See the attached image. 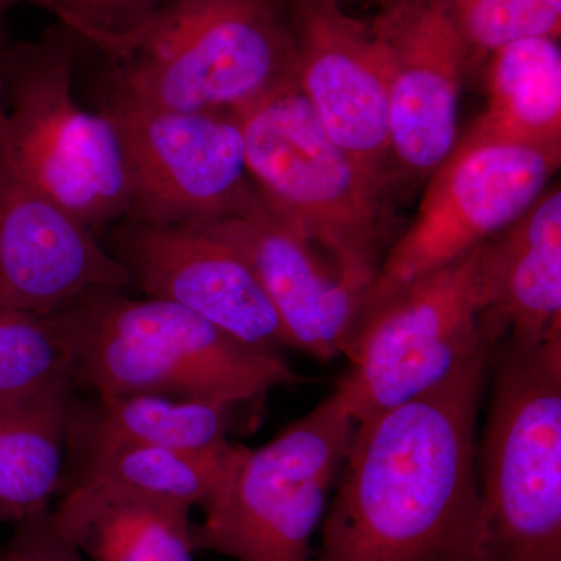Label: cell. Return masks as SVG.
<instances>
[{"label": "cell", "mask_w": 561, "mask_h": 561, "mask_svg": "<svg viewBox=\"0 0 561 561\" xmlns=\"http://www.w3.org/2000/svg\"><path fill=\"white\" fill-rule=\"evenodd\" d=\"M197 227V225H195ZM238 251L260 280L289 348L320 359L346 356L364 295L350 289L316 247L271 209L203 225Z\"/></svg>", "instance_id": "cell-15"}, {"label": "cell", "mask_w": 561, "mask_h": 561, "mask_svg": "<svg viewBox=\"0 0 561 561\" xmlns=\"http://www.w3.org/2000/svg\"><path fill=\"white\" fill-rule=\"evenodd\" d=\"M190 516L176 505L117 502L66 538L91 561H194Z\"/></svg>", "instance_id": "cell-21"}, {"label": "cell", "mask_w": 561, "mask_h": 561, "mask_svg": "<svg viewBox=\"0 0 561 561\" xmlns=\"http://www.w3.org/2000/svg\"><path fill=\"white\" fill-rule=\"evenodd\" d=\"M494 346L356 424L312 561H482L478 416Z\"/></svg>", "instance_id": "cell-1"}, {"label": "cell", "mask_w": 561, "mask_h": 561, "mask_svg": "<svg viewBox=\"0 0 561 561\" xmlns=\"http://www.w3.org/2000/svg\"><path fill=\"white\" fill-rule=\"evenodd\" d=\"M169 0H62L55 16L92 43L135 28Z\"/></svg>", "instance_id": "cell-24"}, {"label": "cell", "mask_w": 561, "mask_h": 561, "mask_svg": "<svg viewBox=\"0 0 561 561\" xmlns=\"http://www.w3.org/2000/svg\"><path fill=\"white\" fill-rule=\"evenodd\" d=\"M99 110L124 144L131 183L127 219L195 227L268 208L247 169L234 114L140 108L110 98Z\"/></svg>", "instance_id": "cell-9"}, {"label": "cell", "mask_w": 561, "mask_h": 561, "mask_svg": "<svg viewBox=\"0 0 561 561\" xmlns=\"http://www.w3.org/2000/svg\"><path fill=\"white\" fill-rule=\"evenodd\" d=\"M90 44L110 65L103 98L140 108L238 116L298 84L289 0H169Z\"/></svg>", "instance_id": "cell-2"}, {"label": "cell", "mask_w": 561, "mask_h": 561, "mask_svg": "<svg viewBox=\"0 0 561 561\" xmlns=\"http://www.w3.org/2000/svg\"><path fill=\"white\" fill-rule=\"evenodd\" d=\"M62 383H73L72 353L54 317L0 308V408Z\"/></svg>", "instance_id": "cell-22"}, {"label": "cell", "mask_w": 561, "mask_h": 561, "mask_svg": "<svg viewBox=\"0 0 561 561\" xmlns=\"http://www.w3.org/2000/svg\"><path fill=\"white\" fill-rule=\"evenodd\" d=\"M80 36L58 21L0 49V98L11 158L32 186L94 234L130 217L124 144L103 111L73 98Z\"/></svg>", "instance_id": "cell-5"}, {"label": "cell", "mask_w": 561, "mask_h": 561, "mask_svg": "<svg viewBox=\"0 0 561 561\" xmlns=\"http://www.w3.org/2000/svg\"><path fill=\"white\" fill-rule=\"evenodd\" d=\"M485 61L489 101L456 144L561 151L560 38L512 41Z\"/></svg>", "instance_id": "cell-18"}, {"label": "cell", "mask_w": 561, "mask_h": 561, "mask_svg": "<svg viewBox=\"0 0 561 561\" xmlns=\"http://www.w3.org/2000/svg\"><path fill=\"white\" fill-rule=\"evenodd\" d=\"M368 22L387 69L391 184L426 183L459 139L461 90L482 60L437 0H382Z\"/></svg>", "instance_id": "cell-11"}, {"label": "cell", "mask_w": 561, "mask_h": 561, "mask_svg": "<svg viewBox=\"0 0 561 561\" xmlns=\"http://www.w3.org/2000/svg\"><path fill=\"white\" fill-rule=\"evenodd\" d=\"M73 383L0 408V526L50 507L65 490Z\"/></svg>", "instance_id": "cell-20"}, {"label": "cell", "mask_w": 561, "mask_h": 561, "mask_svg": "<svg viewBox=\"0 0 561 561\" xmlns=\"http://www.w3.org/2000/svg\"><path fill=\"white\" fill-rule=\"evenodd\" d=\"M231 405L172 394H95L77 402L68 453L77 460L116 448H161L202 453L230 442Z\"/></svg>", "instance_id": "cell-19"}, {"label": "cell", "mask_w": 561, "mask_h": 561, "mask_svg": "<svg viewBox=\"0 0 561 561\" xmlns=\"http://www.w3.org/2000/svg\"><path fill=\"white\" fill-rule=\"evenodd\" d=\"M247 169L268 209L367 294L390 241L391 206L328 136L300 88L238 114Z\"/></svg>", "instance_id": "cell-6"}, {"label": "cell", "mask_w": 561, "mask_h": 561, "mask_svg": "<svg viewBox=\"0 0 561 561\" xmlns=\"http://www.w3.org/2000/svg\"><path fill=\"white\" fill-rule=\"evenodd\" d=\"M245 449L227 442L202 453L131 446L91 454L79 460L80 468L51 516L69 537L95 512L117 502L205 511L227 486Z\"/></svg>", "instance_id": "cell-16"}, {"label": "cell", "mask_w": 561, "mask_h": 561, "mask_svg": "<svg viewBox=\"0 0 561 561\" xmlns=\"http://www.w3.org/2000/svg\"><path fill=\"white\" fill-rule=\"evenodd\" d=\"M3 43L0 41V49H2ZM0 108H2V98H0Z\"/></svg>", "instance_id": "cell-27"}, {"label": "cell", "mask_w": 561, "mask_h": 561, "mask_svg": "<svg viewBox=\"0 0 561 561\" xmlns=\"http://www.w3.org/2000/svg\"><path fill=\"white\" fill-rule=\"evenodd\" d=\"M128 286L98 234L18 171L0 110V308L49 316L87 291Z\"/></svg>", "instance_id": "cell-14"}, {"label": "cell", "mask_w": 561, "mask_h": 561, "mask_svg": "<svg viewBox=\"0 0 561 561\" xmlns=\"http://www.w3.org/2000/svg\"><path fill=\"white\" fill-rule=\"evenodd\" d=\"M76 386L103 394H172L231 405L306 379L279 353L251 348L197 313L121 289L87 291L51 312Z\"/></svg>", "instance_id": "cell-3"}, {"label": "cell", "mask_w": 561, "mask_h": 561, "mask_svg": "<svg viewBox=\"0 0 561 561\" xmlns=\"http://www.w3.org/2000/svg\"><path fill=\"white\" fill-rule=\"evenodd\" d=\"M20 2L35 3V5L43 7V9L49 10L55 14L60 9L62 0H0V25H2L3 14L7 13V10L14 5V3ZM0 38H2V32H0Z\"/></svg>", "instance_id": "cell-26"}, {"label": "cell", "mask_w": 561, "mask_h": 561, "mask_svg": "<svg viewBox=\"0 0 561 561\" xmlns=\"http://www.w3.org/2000/svg\"><path fill=\"white\" fill-rule=\"evenodd\" d=\"M482 61L512 41L560 38L561 0H437Z\"/></svg>", "instance_id": "cell-23"}, {"label": "cell", "mask_w": 561, "mask_h": 561, "mask_svg": "<svg viewBox=\"0 0 561 561\" xmlns=\"http://www.w3.org/2000/svg\"><path fill=\"white\" fill-rule=\"evenodd\" d=\"M111 254L147 297L175 302L251 348H289L283 324L241 254L203 225L114 224Z\"/></svg>", "instance_id": "cell-13"}, {"label": "cell", "mask_w": 561, "mask_h": 561, "mask_svg": "<svg viewBox=\"0 0 561 561\" xmlns=\"http://www.w3.org/2000/svg\"><path fill=\"white\" fill-rule=\"evenodd\" d=\"M478 249L382 294L365 295L339 397L354 423L434 389L505 337L485 316Z\"/></svg>", "instance_id": "cell-7"}, {"label": "cell", "mask_w": 561, "mask_h": 561, "mask_svg": "<svg viewBox=\"0 0 561 561\" xmlns=\"http://www.w3.org/2000/svg\"><path fill=\"white\" fill-rule=\"evenodd\" d=\"M0 561H87L55 524L51 508L14 524Z\"/></svg>", "instance_id": "cell-25"}, {"label": "cell", "mask_w": 561, "mask_h": 561, "mask_svg": "<svg viewBox=\"0 0 561 561\" xmlns=\"http://www.w3.org/2000/svg\"><path fill=\"white\" fill-rule=\"evenodd\" d=\"M560 161L561 151L456 144L427 179L415 220L387 250L365 295L394 289L467 256L534 206Z\"/></svg>", "instance_id": "cell-10"}, {"label": "cell", "mask_w": 561, "mask_h": 561, "mask_svg": "<svg viewBox=\"0 0 561 561\" xmlns=\"http://www.w3.org/2000/svg\"><path fill=\"white\" fill-rule=\"evenodd\" d=\"M490 367L482 561H561V323L541 342L502 339Z\"/></svg>", "instance_id": "cell-4"}, {"label": "cell", "mask_w": 561, "mask_h": 561, "mask_svg": "<svg viewBox=\"0 0 561 561\" xmlns=\"http://www.w3.org/2000/svg\"><path fill=\"white\" fill-rule=\"evenodd\" d=\"M356 423L337 391L267 445L245 449L227 486L192 526L195 551L238 561H312Z\"/></svg>", "instance_id": "cell-8"}, {"label": "cell", "mask_w": 561, "mask_h": 561, "mask_svg": "<svg viewBox=\"0 0 561 561\" xmlns=\"http://www.w3.org/2000/svg\"><path fill=\"white\" fill-rule=\"evenodd\" d=\"M486 316L505 337L537 343L561 323V190L478 247Z\"/></svg>", "instance_id": "cell-17"}, {"label": "cell", "mask_w": 561, "mask_h": 561, "mask_svg": "<svg viewBox=\"0 0 561 561\" xmlns=\"http://www.w3.org/2000/svg\"><path fill=\"white\" fill-rule=\"evenodd\" d=\"M297 83L328 136L390 203L389 90L370 22L342 0H289Z\"/></svg>", "instance_id": "cell-12"}]
</instances>
